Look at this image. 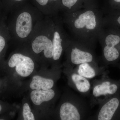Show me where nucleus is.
<instances>
[{
    "label": "nucleus",
    "instance_id": "nucleus-1",
    "mask_svg": "<svg viewBox=\"0 0 120 120\" xmlns=\"http://www.w3.org/2000/svg\"><path fill=\"white\" fill-rule=\"evenodd\" d=\"M62 14V22L68 27L73 38L94 48L103 27V11L94 5Z\"/></svg>",
    "mask_w": 120,
    "mask_h": 120
},
{
    "label": "nucleus",
    "instance_id": "nucleus-2",
    "mask_svg": "<svg viewBox=\"0 0 120 120\" xmlns=\"http://www.w3.org/2000/svg\"><path fill=\"white\" fill-rule=\"evenodd\" d=\"M8 15L6 22L11 41L26 44L37 24L45 16L29 1L17 7Z\"/></svg>",
    "mask_w": 120,
    "mask_h": 120
},
{
    "label": "nucleus",
    "instance_id": "nucleus-3",
    "mask_svg": "<svg viewBox=\"0 0 120 120\" xmlns=\"http://www.w3.org/2000/svg\"><path fill=\"white\" fill-rule=\"evenodd\" d=\"M53 17L45 16L35 27L26 44L30 45L32 52L35 54L43 53L45 58L52 59L53 56L52 37Z\"/></svg>",
    "mask_w": 120,
    "mask_h": 120
},
{
    "label": "nucleus",
    "instance_id": "nucleus-4",
    "mask_svg": "<svg viewBox=\"0 0 120 120\" xmlns=\"http://www.w3.org/2000/svg\"><path fill=\"white\" fill-rule=\"evenodd\" d=\"M98 40L102 49V58L106 64L114 63L120 59V31L103 27Z\"/></svg>",
    "mask_w": 120,
    "mask_h": 120
},
{
    "label": "nucleus",
    "instance_id": "nucleus-5",
    "mask_svg": "<svg viewBox=\"0 0 120 120\" xmlns=\"http://www.w3.org/2000/svg\"><path fill=\"white\" fill-rule=\"evenodd\" d=\"M94 48L72 38L66 49L67 58L72 66L84 63H97Z\"/></svg>",
    "mask_w": 120,
    "mask_h": 120
},
{
    "label": "nucleus",
    "instance_id": "nucleus-6",
    "mask_svg": "<svg viewBox=\"0 0 120 120\" xmlns=\"http://www.w3.org/2000/svg\"><path fill=\"white\" fill-rule=\"evenodd\" d=\"M101 79L96 80L93 84L90 106L101 104L107 99L116 94L120 90L117 82L112 81L103 75Z\"/></svg>",
    "mask_w": 120,
    "mask_h": 120
},
{
    "label": "nucleus",
    "instance_id": "nucleus-7",
    "mask_svg": "<svg viewBox=\"0 0 120 120\" xmlns=\"http://www.w3.org/2000/svg\"><path fill=\"white\" fill-rule=\"evenodd\" d=\"M53 19L52 60L56 61L60 60L70 43L71 38L64 28L61 17L58 15L53 17Z\"/></svg>",
    "mask_w": 120,
    "mask_h": 120
},
{
    "label": "nucleus",
    "instance_id": "nucleus-8",
    "mask_svg": "<svg viewBox=\"0 0 120 120\" xmlns=\"http://www.w3.org/2000/svg\"><path fill=\"white\" fill-rule=\"evenodd\" d=\"M88 106L82 100L76 97L73 102H67L61 106L60 116L61 120H80L86 117Z\"/></svg>",
    "mask_w": 120,
    "mask_h": 120
},
{
    "label": "nucleus",
    "instance_id": "nucleus-9",
    "mask_svg": "<svg viewBox=\"0 0 120 120\" xmlns=\"http://www.w3.org/2000/svg\"><path fill=\"white\" fill-rule=\"evenodd\" d=\"M10 68L15 67L17 73L22 77L30 75L34 71V64L29 56L20 52H15L11 56L8 62Z\"/></svg>",
    "mask_w": 120,
    "mask_h": 120
},
{
    "label": "nucleus",
    "instance_id": "nucleus-10",
    "mask_svg": "<svg viewBox=\"0 0 120 120\" xmlns=\"http://www.w3.org/2000/svg\"><path fill=\"white\" fill-rule=\"evenodd\" d=\"M100 105L95 116V120H113L120 109V98L117 97H110Z\"/></svg>",
    "mask_w": 120,
    "mask_h": 120
},
{
    "label": "nucleus",
    "instance_id": "nucleus-11",
    "mask_svg": "<svg viewBox=\"0 0 120 120\" xmlns=\"http://www.w3.org/2000/svg\"><path fill=\"white\" fill-rule=\"evenodd\" d=\"M45 16L59 15L61 0H28Z\"/></svg>",
    "mask_w": 120,
    "mask_h": 120
},
{
    "label": "nucleus",
    "instance_id": "nucleus-12",
    "mask_svg": "<svg viewBox=\"0 0 120 120\" xmlns=\"http://www.w3.org/2000/svg\"><path fill=\"white\" fill-rule=\"evenodd\" d=\"M71 79L73 88L77 92L85 95L89 93L91 85L88 79L78 74L75 69L71 74Z\"/></svg>",
    "mask_w": 120,
    "mask_h": 120
},
{
    "label": "nucleus",
    "instance_id": "nucleus-13",
    "mask_svg": "<svg viewBox=\"0 0 120 120\" xmlns=\"http://www.w3.org/2000/svg\"><path fill=\"white\" fill-rule=\"evenodd\" d=\"M7 16L4 15L0 18V60L2 57L7 47L11 41V37L7 27Z\"/></svg>",
    "mask_w": 120,
    "mask_h": 120
},
{
    "label": "nucleus",
    "instance_id": "nucleus-14",
    "mask_svg": "<svg viewBox=\"0 0 120 120\" xmlns=\"http://www.w3.org/2000/svg\"><path fill=\"white\" fill-rule=\"evenodd\" d=\"M75 67L76 72L86 79H93L100 73L97 63H84Z\"/></svg>",
    "mask_w": 120,
    "mask_h": 120
},
{
    "label": "nucleus",
    "instance_id": "nucleus-15",
    "mask_svg": "<svg viewBox=\"0 0 120 120\" xmlns=\"http://www.w3.org/2000/svg\"><path fill=\"white\" fill-rule=\"evenodd\" d=\"M55 95V92L52 89L47 90H34L31 93L30 98L34 105H38L43 102L52 100Z\"/></svg>",
    "mask_w": 120,
    "mask_h": 120
},
{
    "label": "nucleus",
    "instance_id": "nucleus-16",
    "mask_svg": "<svg viewBox=\"0 0 120 120\" xmlns=\"http://www.w3.org/2000/svg\"><path fill=\"white\" fill-rule=\"evenodd\" d=\"M54 84L53 80L36 75L32 78L30 86L31 89L33 90H47L52 89Z\"/></svg>",
    "mask_w": 120,
    "mask_h": 120
},
{
    "label": "nucleus",
    "instance_id": "nucleus-17",
    "mask_svg": "<svg viewBox=\"0 0 120 120\" xmlns=\"http://www.w3.org/2000/svg\"><path fill=\"white\" fill-rule=\"evenodd\" d=\"M103 13V26L111 27L120 31V11Z\"/></svg>",
    "mask_w": 120,
    "mask_h": 120
},
{
    "label": "nucleus",
    "instance_id": "nucleus-18",
    "mask_svg": "<svg viewBox=\"0 0 120 120\" xmlns=\"http://www.w3.org/2000/svg\"><path fill=\"white\" fill-rule=\"evenodd\" d=\"M82 0H61L60 12L69 13L85 8Z\"/></svg>",
    "mask_w": 120,
    "mask_h": 120
},
{
    "label": "nucleus",
    "instance_id": "nucleus-19",
    "mask_svg": "<svg viewBox=\"0 0 120 120\" xmlns=\"http://www.w3.org/2000/svg\"><path fill=\"white\" fill-rule=\"evenodd\" d=\"M28 1V0H1L3 13L7 16L15 8Z\"/></svg>",
    "mask_w": 120,
    "mask_h": 120
},
{
    "label": "nucleus",
    "instance_id": "nucleus-20",
    "mask_svg": "<svg viewBox=\"0 0 120 120\" xmlns=\"http://www.w3.org/2000/svg\"><path fill=\"white\" fill-rule=\"evenodd\" d=\"M23 116L24 120H34V114L31 111L30 108L27 103H25L23 106Z\"/></svg>",
    "mask_w": 120,
    "mask_h": 120
},
{
    "label": "nucleus",
    "instance_id": "nucleus-21",
    "mask_svg": "<svg viewBox=\"0 0 120 120\" xmlns=\"http://www.w3.org/2000/svg\"><path fill=\"white\" fill-rule=\"evenodd\" d=\"M4 15H5L3 12L2 9V3L1 0H0V18L2 17Z\"/></svg>",
    "mask_w": 120,
    "mask_h": 120
},
{
    "label": "nucleus",
    "instance_id": "nucleus-22",
    "mask_svg": "<svg viewBox=\"0 0 120 120\" xmlns=\"http://www.w3.org/2000/svg\"><path fill=\"white\" fill-rule=\"evenodd\" d=\"M116 4H120V0H113Z\"/></svg>",
    "mask_w": 120,
    "mask_h": 120
},
{
    "label": "nucleus",
    "instance_id": "nucleus-23",
    "mask_svg": "<svg viewBox=\"0 0 120 120\" xmlns=\"http://www.w3.org/2000/svg\"><path fill=\"white\" fill-rule=\"evenodd\" d=\"M1 109H2V107H1V105H0V112L1 111Z\"/></svg>",
    "mask_w": 120,
    "mask_h": 120
}]
</instances>
